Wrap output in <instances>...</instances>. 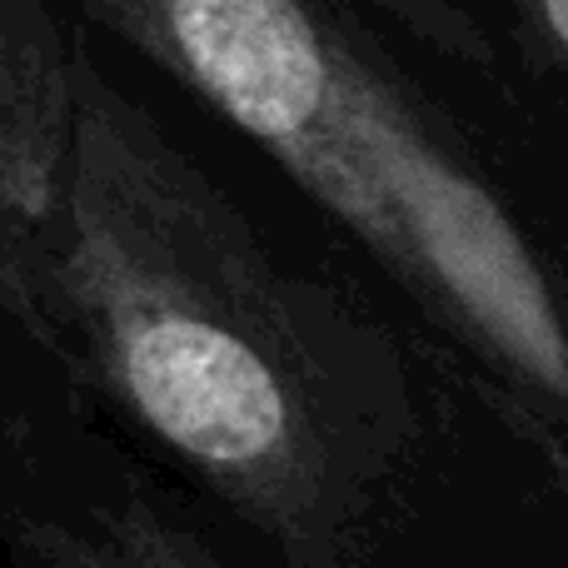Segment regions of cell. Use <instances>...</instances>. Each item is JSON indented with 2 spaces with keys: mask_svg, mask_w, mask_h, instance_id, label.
I'll return each mask as SVG.
<instances>
[{
  "mask_svg": "<svg viewBox=\"0 0 568 568\" xmlns=\"http://www.w3.org/2000/svg\"><path fill=\"white\" fill-rule=\"evenodd\" d=\"M0 320L284 568H349L369 419L344 329L85 55L45 210L0 245Z\"/></svg>",
  "mask_w": 568,
  "mask_h": 568,
  "instance_id": "6da1fadb",
  "label": "cell"
},
{
  "mask_svg": "<svg viewBox=\"0 0 568 568\" xmlns=\"http://www.w3.org/2000/svg\"><path fill=\"white\" fill-rule=\"evenodd\" d=\"M364 6L384 10L389 20H399L404 30L434 45L439 55H454V60H469V65H489L494 60V45L479 26L469 20V10L459 0H364Z\"/></svg>",
  "mask_w": 568,
  "mask_h": 568,
  "instance_id": "5b68a950",
  "label": "cell"
},
{
  "mask_svg": "<svg viewBox=\"0 0 568 568\" xmlns=\"http://www.w3.org/2000/svg\"><path fill=\"white\" fill-rule=\"evenodd\" d=\"M524 30L539 40V50L568 75V0H514Z\"/></svg>",
  "mask_w": 568,
  "mask_h": 568,
  "instance_id": "8992f818",
  "label": "cell"
},
{
  "mask_svg": "<svg viewBox=\"0 0 568 568\" xmlns=\"http://www.w3.org/2000/svg\"><path fill=\"white\" fill-rule=\"evenodd\" d=\"M369 225L359 245L539 394L568 404V324L504 205L344 36Z\"/></svg>",
  "mask_w": 568,
  "mask_h": 568,
  "instance_id": "7a4b0ae2",
  "label": "cell"
},
{
  "mask_svg": "<svg viewBox=\"0 0 568 568\" xmlns=\"http://www.w3.org/2000/svg\"><path fill=\"white\" fill-rule=\"evenodd\" d=\"M80 50H65L40 6L0 0V245L40 220L75 110Z\"/></svg>",
  "mask_w": 568,
  "mask_h": 568,
  "instance_id": "277c9868",
  "label": "cell"
},
{
  "mask_svg": "<svg viewBox=\"0 0 568 568\" xmlns=\"http://www.w3.org/2000/svg\"><path fill=\"white\" fill-rule=\"evenodd\" d=\"M50 359L0 379V554L10 568H250L210 509L90 424Z\"/></svg>",
  "mask_w": 568,
  "mask_h": 568,
  "instance_id": "3957f363",
  "label": "cell"
}]
</instances>
